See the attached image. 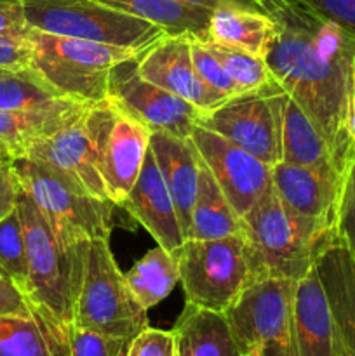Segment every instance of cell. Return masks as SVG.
<instances>
[{
  "instance_id": "obj_1",
  "label": "cell",
  "mask_w": 355,
  "mask_h": 356,
  "mask_svg": "<svg viewBox=\"0 0 355 356\" xmlns=\"http://www.w3.org/2000/svg\"><path fill=\"white\" fill-rule=\"evenodd\" d=\"M277 23L265 61L329 145L341 176L355 160L348 129L355 35L296 0H260Z\"/></svg>"
},
{
  "instance_id": "obj_2",
  "label": "cell",
  "mask_w": 355,
  "mask_h": 356,
  "mask_svg": "<svg viewBox=\"0 0 355 356\" xmlns=\"http://www.w3.org/2000/svg\"><path fill=\"white\" fill-rule=\"evenodd\" d=\"M242 236L251 282L261 278L301 280L315 268L320 254L338 242L336 229L285 207L274 184L242 216Z\"/></svg>"
},
{
  "instance_id": "obj_3",
  "label": "cell",
  "mask_w": 355,
  "mask_h": 356,
  "mask_svg": "<svg viewBox=\"0 0 355 356\" xmlns=\"http://www.w3.org/2000/svg\"><path fill=\"white\" fill-rule=\"evenodd\" d=\"M17 214L26 245L28 302L49 322L68 330L75 318L89 242H61L23 190L17 197Z\"/></svg>"
},
{
  "instance_id": "obj_4",
  "label": "cell",
  "mask_w": 355,
  "mask_h": 356,
  "mask_svg": "<svg viewBox=\"0 0 355 356\" xmlns=\"http://www.w3.org/2000/svg\"><path fill=\"white\" fill-rule=\"evenodd\" d=\"M26 38L31 47L30 68L63 97L77 103L106 101L113 66L139 54L125 47L59 37L31 28Z\"/></svg>"
},
{
  "instance_id": "obj_5",
  "label": "cell",
  "mask_w": 355,
  "mask_h": 356,
  "mask_svg": "<svg viewBox=\"0 0 355 356\" xmlns=\"http://www.w3.org/2000/svg\"><path fill=\"white\" fill-rule=\"evenodd\" d=\"M10 163L21 190L37 205L61 242L110 240L113 207H117L113 202L93 197L61 172L37 160L17 159Z\"/></svg>"
},
{
  "instance_id": "obj_6",
  "label": "cell",
  "mask_w": 355,
  "mask_h": 356,
  "mask_svg": "<svg viewBox=\"0 0 355 356\" xmlns=\"http://www.w3.org/2000/svg\"><path fill=\"white\" fill-rule=\"evenodd\" d=\"M31 30L143 52L167 35L157 24L97 0H21Z\"/></svg>"
},
{
  "instance_id": "obj_7",
  "label": "cell",
  "mask_w": 355,
  "mask_h": 356,
  "mask_svg": "<svg viewBox=\"0 0 355 356\" xmlns=\"http://www.w3.org/2000/svg\"><path fill=\"white\" fill-rule=\"evenodd\" d=\"M146 313L129 291L108 240H89L73 325L131 341L148 327Z\"/></svg>"
},
{
  "instance_id": "obj_8",
  "label": "cell",
  "mask_w": 355,
  "mask_h": 356,
  "mask_svg": "<svg viewBox=\"0 0 355 356\" xmlns=\"http://www.w3.org/2000/svg\"><path fill=\"white\" fill-rule=\"evenodd\" d=\"M296 282L261 278L251 282L225 312L240 356H294L292 301Z\"/></svg>"
},
{
  "instance_id": "obj_9",
  "label": "cell",
  "mask_w": 355,
  "mask_h": 356,
  "mask_svg": "<svg viewBox=\"0 0 355 356\" xmlns=\"http://www.w3.org/2000/svg\"><path fill=\"white\" fill-rule=\"evenodd\" d=\"M174 254L187 302L198 308L225 313L251 282L242 235L187 240Z\"/></svg>"
},
{
  "instance_id": "obj_10",
  "label": "cell",
  "mask_w": 355,
  "mask_h": 356,
  "mask_svg": "<svg viewBox=\"0 0 355 356\" xmlns=\"http://www.w3.org/2000/svg\"><path fill=\"white\" fill-rule=\"evenodd\" d=\"M87 122L108 198L118 207L141 172L152 132L108 99L89 104Z\"/></svg>"
},
{
  "instance_id": "obj_11",
  "label": "cell",
  "mask_w": 355,
  "mask_h": 356,
  "mask_svg": "<svg viewBox=\"0 0 355 356\" xmlns=\"http://www.w3.org/2000/svg\"><path fill=\"white\" fill-rule=\"evenodd\" d=\"M287 92L240 94L200 118L198 125L274 167L282 162V115Z\"/></svg>"
},
{
  "instance_id": "obj_12",
  "label": "cell",
  "mask_w": 355,
  "mask_h": 356,
  "mask_svg": "<svg viewBox=\"0 0 355 356\" xmlns=\"http://www.w3.org/2000/svg\"><path fill=\"white\" fill-rule=\"evenodd\" d=\"M138 56L113 66L106 99L150 132L190 139L191 129L200 122L202 113L181 97L143 79L138 72Z\"/></svg>"
},
{
  "instance_id": "obj_13",
  "label": "cell",
  "mask_w": 355,
  "mask_h": 356,
  "mask_svg": "<svg viewBox=\"0 0 355 356\" xmlns=\"http://www.w3.org/2000/svg\"><path fill=\"white\" fill-rule=\"evenodd\" d=\"M190 139L240 218L247 214L274 184L270 165L223 136L197 124L191 129Z\"/></svg>"
},
{
  "instance_id": "obj_14",
  "label": "cell",
  "mask_w": 355,
  "mask_h": 356,
  "mask_svg": "<svg viewBox=\"0 0 355 356\" xmlns=\"http://www.w3.org/2000/svg\"><path fill=\"white\" fill-rule=\"evenodd\" d=\"M138 72L148 82L197 108L202 117L230 99L211 89L195 72L190 35H164L146 51L139 52Z\"/></svg>"
},
{
  "instance_id": "obj_15",
  "label": "cell",
  "mask_w": 355,
  "mask_h": 356,
  "mask_svg": "<svg viewBox=\"0 0 355 356\" xmlns=\"http://www.w3.org/2000/svg\"><path fill=\"white\" fill-rule=\"evenodd\" d=\"M87 104L82 113L31 146L26 159L45 163L101 200H110L97 162V152L87 122Z\"/></svg>"
},
{
  "instance_id": "obj_16",
  "label": "cell",
  "mask_w": 355,
  "mask_h": 356,
  "mask_svg": "<svg viewBox=\"0 0 355 356\" xmlns=\"http://www.w3.org/2000/svg\"><path fill=\"white\" fill-rule=\"evenodd\" d=\"M118 207L124 209L153 236L160 247L169 252L174 254L184 243L183 229L178 219L173 197L164 183V177L150 148L134 186Z\"/></svg>"
},
{
  "instance_id": "obj_17",
  "label": "cell",
  "mask_w": 355,
  "mask_h": 356,
  "mask_svg": "<svg viewBox=\"0 0 355 356\" xmlns=\"http://www.w3.org/2000/svg\"><path fill=\"white\" fill-rule=\"evenodd\" d=\"M271 181L285 207L303 218L336 229L345 179L310 167L281 162L271 167Z\"/></svg>"
},
{
  "instance_id": "obj_18",
  "label": "cell",
  "mask_w": 355,
  "mask_h": 356,
  "mask_svg": "<svg viewBox=\"0 0 355 356\" xmlns=\"http://www.w3.org/2000/svg\"><path fill=\"white\" fill-rule=\"evenodd\" d=\"M315 271L329 305L336 356H355V257L336 242L320 254Z\"/></svg>"
},
{
  "instance_id": "obj_19",
  "label": "cell",
  "mask_w": 355,
  "mask_h": 356,
  "mask_svg": "<svg viewBox=\"0 0 355 356\" xmlns=\"http://www.w3.org/2000/svg\"><path fill=\"white\" fill-rule=\"evenodd\" d=\"M291 336L294 356H336L329 305L315 268L296 282Z\"/></svg>"
},
{
  "instance_id": "obj_20",
  "label": "cell",
  "mask_w": 355,
  "mask_h": 356,
  "mask_svg": "<svg viewBox=\"0 0 355 356\" xmlns=\"http://www.w3.org/2000/svg\"><path fill=\"white\" fill-rule=\"evenodd\" d=\"M150 149L155 156L164 183L173 197L184 242H187L188 232H190L191 207H194L195 193H197L200 155L191 139H180L167 132H152Z\"/></svg>"
},
{
  "instance_id": "obj_21",
  "label": "cell",
  "mask_w": 355,
  "mask_h": 356,
  "mask_svg": "<svg viewBox=\"0 0 355 356\" xmlns=\"http://www.w3.org/2000/svg\"><path fill=\"white\" fill-rule=\"evenodd\" d=\"M87 104L89 103L65 101L42 110H0V160L14 162L26 159L35 143L75 120Z\"/></svg>"
},
{
  "instance_id": "obj_22",
  "label": "cell",
  "mask_w": 355,
  "mask_h": 356,
  "mask_svg": "<svg viewBox=\"0 0 355 356\" xmlns=\"http://www.w3.org/2000/svg\"><path fill=\"white\" fill-rule=\"evenodd\" d=\"M277 33V23L265 10L223 7L212 10L204 40L265 58Z\"/></svg>"
},
{
  "instance_id": "obj_23",
  "label": "cell",
  "mask_w": 355,
  "mask_h": 356,
  "mask_svg": "<svg viewBox=\"0 0 355 356\" xmlns=\"http://www.w3.org/2000/svg\"><path fill=\"white\" fill-rule=\"evenodd\" d=\"M173 332L178 356H240L225 313L187 302Z\"/></svg>"
},
{
  "instance_id": "obj_24",
  "label": "cell",
  "mask_w": 355,
  "mask_h": 356,
  "mask_svg": "<svg viewBox=\"0 0 355 356\" xmlns=\"http://www.w3.org/2000/svg\"><path fill=\"white\" fill-rule=\"evenodd\" d=\"M282 162L310 167L345 179L334 163L326 139L289 94L282 115Z\"/></svg>"
},
{
  "instance_id": "obj_25",
  "label": "cell",
  "mask_w": 355,
  "mask_h": 356,
  "mask_svg": "<svg viewBox=\"0 0 355 356\" xmlns=\"http://www.w3.org/2000/svg\"><path fill=\"white\" fill-rule=\"evenodd\" d=\"M0 356H72L68 330L35 309L31 316H0Z\"/></svg>"
},
{
  "instance_id": "obj_26",
  "label": "cell",
  "mask_w": 355,
  "mask_h": 356,
  "mask_svg": "<svg viewBox=\"0 0 355 356\" xmlns=\"http://www.w3.org/2000/svg\"><path fill=\"white\" fill-rule=\"evenodd\" d=\"M232 235H242V218L237 214L200 159L187 240H212Z\"/></svg>"
},
{
  "instance_id": "obj_27",
  "label": "cell",
  "mask_w": 355,
  "mask_h": 356,
  "mask_svg": "<svg viewBox=\"0 0 355 356\" xmlns=\"http://www.w3.org/2000/svg\"><path fill=\"white\" fill-rule=\"evenodd\" d=\"M97 2L157 24L167 35L204 37L212 14V10L188 6L180 0H97Z\"/></svg>"
},
{
  "instance_id": "obj_28",
  "label": "cell",
  "mask_w": 355,
  "mask_h": 356,
  "mask_svg": "<svg viewBox=\"0 0 355 356\" xmlns=\"http://www.w3.org/2000/svg\"><path fill=\"white\" fill-rule=\"evenodd\" d=\"M125 275L129 291L146 312L173 292L180 282V261L164 247L146 252Z\"/></svg>"
},
{
  "instance_id": "obj_29",
  "label": "cell",
  "mask_w": 355,
  "mask_h": 356,
  "mask_svg": "<svg viewBox=\"0 0 355 356\" xmlns=\"http://www.w3.org/2000/svg\"><path fill=\"white\" fill-rule=\"evenodd\" d=\"M204 40V38H202ZM209 45L216 58L225 66L226 73L235 83L240 94H282L285 92L271 70L268 68L265 58L239 51V49L226 47V45L214 44L204 40Z\"/></svg>"
},
{
  "instance_id": "obj_30",
  "label": "cell",
  "mask_w": 355,
  "mask_h": 356,
  "mask_svg": "<svg viewBox=\"0 0 355 356\" xmlns=\"http://www.w3.org/2000/svg\"><path fill=\"white\" fill-rule=\"evenodd\" d=\"M72 101L52 89L31 68L0 73V110L31 111Z\"/></svg>"
},
{
  "instance_id": "obj_31",
  "label": "cell",
  "mask_w": 355,
  "mask_h": 356,
  "mask_svg": "<svg viewBox=\"0 0 355 356\" xmlns=\"http://www.w3.org/2000/svg\"><path fill=\"white\" fill-rule=\"evenodd\" d=\"M0 266L7 277L23 291L26 296L28 289V259L26 245H24L23 226L19 214L10 212L7 218L0 221Z\"/></svg>"
},
{
  "instance_id": "obj_32",
  "label": "cell",
  "mask_w": 355,
  "mask_h": 356,
  "mask_svg": "<svg viewBox=\"0 0 355 356\" xmlns=\"http://www.w3.org/2000/svg\"><path fill=\"white\" fill-rule=\"evenodd\" d=\"M190 47L191 61H194L195 72L198 73V76H200L211 89L223 94L225 97L239 96V90H237L235 83L230 79V75L226 73L221 61H219L214 56V52L209 49V45L205 44L202 38L190 35Z\"/></svg>"
},
{
  "instance_id": "obj_33",
  "label": "cell",
  "mask_w": 355,
  "mask_h": 356,
  "mask_svg": "<svg viewBox=\"0 0 355 356\" xmlns=\"http://www.w3.org/2000/svg\"><path fill=\"white\" fill-rule=\"evenodd\" d=\"M68 339L72 356H124L129 344L127 339L104 336L75 325L68 329Z\"/></svg>"
},
{
  "instance_id": "obj_34",
  "label": "cell",
  "mask_w": 355,
  "mask_h": 356,
  "mask_svg": "<svg viewBox=\"0 0 355 356\" xmlns=\"http://www.w3.org/2000/svg\"><path fill=\"white\" fill-rule=\"evenodd\" d=\"M336 240L355 257V160L343 181L338 207Z\"/></svg>"
},
{
  "instance_id": "obj_35",
  "label": "cell",
  "mask_w": 355,
  "mask_h": 356,
  "mask_svg": "<svg viewBox=\"0 0 355 356\" xmlns=\"http://www.w3.org/2000/svg\"><path fill=\"white\" fill-rule=\"evenodd\" d=\"M124 356H178L173 330L146 327L127 344Z\"/></svg>"
},
{
  "instance_id": "obj_36",
  "label": "cell",
  "mask_w": 355,
  "mask_h": 356,
  "mask_svg": "<svg viewBox=\"0 0 355 356\" xmlns=\"http://www.w3.org/2000/svg\"><path fill=\"white\" fill-rule=\"evenodd\" d=\"M355 35V0H296Z\"/></svg>"
},
{
  "instance_id": "obj_37",
  "label": "cell",
  "mask_w": 355,
  "mask_h": 356,
  "mask_svg": "<svg viewBox=\"0 0 355 356\" xmlns=\"http://www.w3.org/2000/svg\"><path fill=\"white\" fill-rule=\"evenodd\" d=\"M28 31L21 0H0V40H24Z\"/></svg>"
},
{
  "instance_id": "obj_38",
  "label": "cell",
  "mask_w": 355,
  "mask_h": 356,
  "mask_svg": "<svg viewBox=\"0 0 355 356\" xmlns=\"http://www.w3.org/2000/svg\"><path fill=\"white\" fill-rule=\"evenodd\" d=\"M30 302L9 277L0 275V316H31Z\"/></svg>"
},
{
  "instance_id": "obj_39",
  "label": "cell",
  "mask_w": 355,
  "mask_h": 356,
  "mask_svg": "<svg viewBox=\"0 0 355 356\" xmlns=\"http://www.w3.org/2000/svg\"><path fill=\"white\" fill-rule=\"evenodd\" d=\"M30 63L31 47L28 38H24V40H0V70L19 72V70L30 68Z\"/></svg>"
},
{
  "instance_id": "obj_40",
  "label": "cell",
  "mask_w": 355,
  "mask_h": 356,
  "mask_svg": "<svg viewBox=\"0 0 355 356\" xmlns=\"http://www.w3.org/2000/svg\"><path fill=\"white\" fill-rule=\"evenodd\" d=\"M19 181L10 162H0V221L16 211L19 197Z\"/></svg>"
},
{
  "instance_id": "obj_41",
  "label": "cell",
  "mask_w": 355,
  "mask_h": 356,
  "mask_svg": "<svg viewBox=\"0 0 355 356\" xmlns=\"http://www.w3.org/2000/svg\"><path fill=\"white\" fill-rule=\"evenodd\" d=\"M180 2L209 10L223 9V7H244V9L263 10L260 6V0H180Z\"/></svg>"
},
{
  "instance_id": "obj_42",
  "label": "cell",
  "mask_w": 355,
  "mask_h": 356,
  "mask_svg": "<svg viewBox=\"0 0 355 356\" xmlns=\"http://www.w3.org/2000/svg\"><path fill=\"white\" fill-rule=\"evenodd\" d=\"M348 129H350L352 141H354V146H355V56H354V66H352L350 101H348Z\"/></svg>"
},
{
  "instance_id": "obj_43",
  "label": "cell",
  "mask_w": 355,
  "mask_h": 356,
  "mask_svg": "<svg viewBox=\"0 0 355 356\" xmlns=\"http://www.w3.org/2000/svg\"><path fill=\"white\" fill-rule=\"evenodd\" d=\"M0 275H3V277H7V273H6V271H3L2 266H0Z\"/></svg>"
},
{
  "instance_id": "obj_44",
  "label": "cell",
  "mask_w": 355,
  "mask_h": 356,
  "mask_svg": "<svg viewBox=\"0 0 355 356\" xmlns=\"http://www.w3.org/2000/svg\"><path fill=\"white\" fill-rule=\"evenodd\" d=\"M2 72H6V70H0V73H2Z\"/></svg>"
},
{
  "instance_id": "obj_45",
  "label": "cell",
  "mask_w": 355,
  "mask_h": 356,
  "mask_svg": "<svg viewBox=\"0 0 355 356\" xmlns=\"http://www.w3.org/2000/svg\"><path fill=\"white\" fill-rule=\"evenodd\" d=\"M0 162H2V160H0Z\"/></svg>"
}]
</instances>
